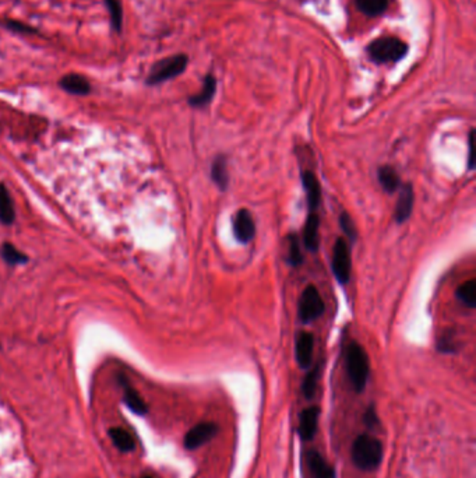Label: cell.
I'll list each match as a JSON object with an SVG mask.
<instances>
[{"mask_svg":"<svg viewBox=\"0 0 476 478\" xmlns=\"http://www.w3.org/2000/svg\"><path fill=\"white\" fill-rule=\"evenodd\" d=\"M475 130L470 129L468 136V169L472 171L475 168Z\"/></svg>","mask_w":476,"mask_h":478,"instance_id":"f546056e","label":"cell"},{"mask_svg":"<svg viewBox=\"0 0 476 478\" xmlns=\"http://www.w3.org/2000/svg\"><path fill=\"white\" fill-rule=\"evenodd\" d=\"M0 253H2L3 259L6 260L8 264L12 266H17V264H23L27 262V256L24 253H21L15 245L12 244H5L0 249Z\"/></svg>","mask_w":476,"mask_h":478,"instance_id":"4316f807","label":"cell"},{"mask_svg":"<svg viewBox=\"0 0 476 478\" xmlns=\"http://www.w3.org/2000/svg\"><path fill=\"white\" fill-rule=\"evenodd\" d=\"M3 27L9 30L10 33L20 34V35H39V31L35 27L23 22H17V20H5Z\"/></svg>","mask_w":476,"mask_h":478,"instance_id":"83f0119b","label":"cell"},{"mask_svg":"<svg viewBox=\"0 0 476 478\" xmlns=\"http://www.w3.org/2000/svg\"><path fill=\"white\" fill-rule=\"evenodd\" d=\"M59 87L71 95H88L92 91L89 80L78 73H67L59 80Z\"/></svg>","mask_w":476,"mask_h":478,"instance_id":"5bb4252c","label":"cell"},{"mask_svg":"<svg viewBox=\"0 0 476 478\" xmlns=\"http://www.w3.org/2000/svg\"><path fill=\"white\" fill-rule=\"evenodd\" d=\"M108 15L111 30L115 34H122L123 30V6L121 0H103Z\"/></svg>","mask_w":476,"mask_h":478,"instance_id":"ffe728a7","label":"cell"},{"mask_svg":"<svg viewBox=\"0 0 476 478\" xmlns=\"http://www.w3.org/2000/svg\"><path fill=\"white\" fill-rule=\"evenodd\" d=\"M457 300L466 308L473 309L476 307V281L468 280L457 289Z\"/></svg>","mask_w":476,"mask_h":478,"instance_id":"44dd1931","label":"cell"},{"mask_svg":"<svg viewBox=\"0 0 476 478\" xmlns=\"http://www.w3.org/2000/svg\"><path fill=\"white\" fill-rule=\"evenodd\" d=\"M218 431L220 428L215 422H200L186 434L184 447L188 450H195L202 445L210 442L218 434Z\"/></svg>","mask_w":476,"mask_h":478,"instance_id":"ba28073f","label":"cell"},{"mask_svg":"<svg viewBox=\"0 0 476 478\" xmlns=\"http://www.w3.org/2000/svg\"><path fill=\"white\" fill-rule=\"evenodd\" d=\"M385 449L383 443L376 436L369 434L359 435L351 449V457L353 464L363 471H374L383 461Z\"/></svg>","mask_w":476,"mask_h":478,"instance_id":"6da1fadb","label":"cell"},{"mask_svg":"<svg viewBox=\"0 0 476 478\" xmlns=\"http://www.w3.org/2000/svg\"><path fill=\"white\" fill-rule=\"evenodd\" d=\"M363 421H364V424L367 425V428H370V429H374V428L378 425L377 414H376V410H374L373 406H370V407L366 410V413H364V416H363Z\"/></svg>","mask_w":476,"mask_h":478,"instance_id":"4dcf8cb0","label":"cell"},{"mask_svg":"<svg viewBox=\"0 0 476 478\" xmlns=\"http://www.w3.org/2000/svg\"><path fill=\"white\" fill-rule=\"evenodd\" d=\"M217 89V80L213 74H207L203 83V88L200 92L192 95V97L188 99V105L193 107V108H204L207 107L213 99H214V94Z\"/></svg>","mask_w":476,"mask_h":478,"instance_id":"2e32d148","label":"cell"},{"mask_svg":"<svg viewBox=\"0 0 476 478\" xmlns=\"http://www.w3.org/2000/svg\"><path fill=\"white\" fill-rule=\"evenodd\" d=\"M144 478H152V477H144Z\"/></svg>","mask_w":476,"mask_h":478,"instance_id":"1f68e13d","label":"cell"},{"mask_svg":"<svg viewBox=\"0 0 476 478\" xmlns=\"http://www.w3.org/2000/svg\"><path fill=\"white\" fill-rule=\"evenodd\" d=\"M331 270L338 281L340 285H346L351 281L352 273V256H351V246L345 238H337L333 256H331Z\"/></svg>","mask_w":476,"mask_h":478,"instance_id":"8992f818","label":"cell"},{"mask_svg":"<svg viewBox=\"0 0 476 478\" xmlns=\"http://www.w3.org/2000/svg\"><path fill=\"white\" fill-rule=\"evenodd\" d=\"M109 435H111V439L114 441V443L116 445V447L121 449L122 452H132V450H134V447H136L134 439L123 428H112L109 431Z\"/></svg>","mask_w":476,"mask_h":478,"instance_id":"d4e9b609","label":"cell"},{"mask_svg":"<svg viewBox=\"0 0 476 478\" xmlns=\"http://www.w3.org/2000/svg\"><path fill=\"white\" fill-rule=\"evenodd\" d=\"M232 232L238 242L249 244L256 237V223L247 209H240L232 219Z\"/></svg>","mask_w":476,"mask_h":478,"instance_id":"52a82bcc","label":"cell"},{"mask_svg":"<svg viewBox=\"0 0 476 478\" xmlns=\"http://www.w3.org/2000/svg\"><path fill=\"white\" fill-rule=\"evenodd\" d=\"M287 239H288V259L287 260L292 267H298L303 263V253L301 250L299 238L297 234H290Z\"/></svg>","mask_w":476,"mask_h":478,"instance_id":"484cf974","label":"cell"},{"mask_svg":"<svg viewBox=\"0 0 476 478\" xmlns=\"http://www.w3.org/2000/svg\"><path fill=\"white\" fill-rule=\"evenodd\" d=\"M319 379H320V364H316L313 368H309V372L305 376V380L302 384V393L308 400L313 399V396L316 395Z\"/></svg>","mask_w":476,"mask_h":478,"instance_id":"603a6c76","label":"cell"},{"mask_svg":"<svg viewBox=\"0 0 476 478\" xmlns=\"http://www.w3.org/2000/svg\"><path fill=\"white\" fill-rule=\"evenodd\" d=\"M408 45L396 37H382L367 46V53L376 63H394L405 56Z\"/></svg>","mask_w":476,"mask_h":478,"instance_id":"277c9868","label":"cell"},{"mask_svg":"<svg viewBox=\"0 0 476 478\" xmlns=\"http://www.w3.org/2000/svg\"><path fill=\"white\" fill-rule=\"evenodd\" d=\"M320 409L317 406H310L301 413L298 432L303 441H312L317 434L319 428Z\"/></svg>","mask_w":476,"mask_h":478,"instance_id":"4fadbf2b","label":"cell"},{"mask_svg":"<svg viewBox=\"0 0 476 478\" xmlns=\"http://www.w3.org/2000/svg\"><path fill=\"white\" fill-rule=\"evenodd\" d=\"M303 242L309 252H317L320 246V217L316 212L309 213L305 230H303Z\"/></svg>","mask_w":476,"mask_h":478,"instance_id":"9a60e30c","label":"cell"},{"mask_svg":"<svg viewBox=\"0 0 476 478\" xmlns=\"http://www.w3.org/2000/svg\"><path fill=\"white\" fill-rule=\"evenodd\" d=\"M358 9L369 17L383 15L389 6V0H356Z\"/></svg>","mask_w":476,"mask_h":478,"instance_id":"7402d4cb","label":"cell"},{"mask_svg":"<svg viewBox=\"0 0 476 478\" xmlns=\"http://www.w3.org/2000/svg\"><path fill=\"white\" fill-rule=\"evenodd\" d=\"M346 372L351 385L356 393L366 389L370 375V362L366 350L356 341H352L346 352Z\"/></svg>","mask_w":476,"mask_h":478,"instance_id":"7a4b0ae2","label":"cell"},{"mask_svg":"<svg viewBox=\"0 0 476 478\" xmlns=\"http://www.w3.org/2000/svg\"><path fill=\"white\" fill-rule=\"evenodd\" d=\"M211 179L217 187L222 192L229 186V172H228V158L225 155H217L211 164Z\"/></svg>","mask_w":476,"mask_h":478,"instance_id":"ac0fdd59","label":"cell"},{"mask_svg":"<svg viewBox=\"0 0 476 478\" xmlns=\"http://www.w3.org/2000/svg\"><path fill=\"white\" fill-rule=\"evenodd\" d=\"M415 205V192L411 183H404L398 189V200L394 210V219L398 224L407 223L414 212Z\"/></svg>","mask_w":476,"mask_h":478,"instance_id":"9c48e42d","label":"cell"},{"mask_svg":"<svg viewBox=\"0 0 476 478\" xmlns=\"http://www.w3.org/2000/svg\"><path fill=\"white\" fill-rule=\"evenodd\" d=\"M340 227L344 232V235L351 241V242H355L358 239V230H356V225L353 223V220L351 219V216L348 213H342L340 216Z\"/></svg>","mask_w":476,"mask_h":478,"instance_id":"f1b7e54d","label":"cell"},{"mask_svg":"<svg viewBox=\"0 0 476 478\" xmlns=\"http://www.w3.org/2000/svg\"><path fill=\"white\" fill-rule=\"evenodd\" d=\"M16 213L9 190L5 183H0V223L10 225L15 223Z\"/></svg>","mask_w":476,"mask_h":478,"instance_id":"d6986e66","label":"cell"},{"mask_svg":"<svg viewBox=\"0 0 476 478\" xmlns=\"http://www.w3.org/2000/svg\"><path fill=\"white\" fill-rule=\"evenodd\" d=\"M302 185L306 194V200H308V207L309 213L317 212L320 202H321V186L319 178L315 175L312 171H303L302 175Z\"/></svg>","mask_w":476,"mask_h":478,"instance_id":"7c38bea8","label":"cell"},{"mask_svg":"<svg viewBox=\"0 0 476 478\" xmlns=\"http://www.w3.org/2000/svg\"><path fill=\"white\" fill-rule=\"evenodd\" d=\"M326 312V304L317 290V287L309 284L303 290L298 302V316L305 325L321 318Z\"/></svg>","mask_w":476,"mask_h":478,"instance_id":"5b68a950","label":"cell"},{"mask_svg":"<svg viewBox=\"0 0 476 478\" xmlns=\"http://www.w3.org/2000/svg\"><path fill=\"white\" fill-rule=\"evenodd\" d=\"M377 178L380 185L385 189V192L389 195H394L398 192V189L401 187V178L397 172V169L391 165H383L377 169Z\"/></svg>","mask_w":476,"mask_h":478,"instance_id":"e0dca14e","label":"cell"},{"mask_svg":"<svg viewBox=\"0 0 476 478\" xmlns=\"http://www.w3.org/2000/svg\"><path fill=\"white\" fill-rule=\"evenodd\" d=\"M188 65V58L184 53H176L172 56H166L155 62L146 78L147 85H158L165 81H169L177 76H180Z\"/></svg>","mask_w":476,"mask_h":478,"instance_id":"3957f363","label":"cell"},{"mask_svg":"<svg viewBox=\"0 0 476 478\" xmlns=\"http://www.w3.org/2000/svg\"><path fill=\"white\" fill-rule=\"evenodd\" d=\"M306 464H308V470L312 478H335L337 477L334 467L316 449H310L306 453Z\"/></svg>","mask_w":476,"mask_h":478,"instance_id":"8fae6325","label":"cell"},{"mask_svg":"<svg viewBox=\"0 0 476 478\" xmlns=\"http://www.w3.org/2000/svg\"><path fill=\"white\" fill-rule=\"evenodd\" d=\"M125 402L127 404V407L139 416H144L148 410L146 402L141 399V396L137 393V391H134L132 386H129L127 384H125Z\"/></svg>","mask_w":476,"mask_h":478,"instance_id":"cb8c5ba5","label":"cell"},{"mask_svg":"<svg viewBox=\"0 0 476 478\" xmlns=\"http://www.w3.org/2000/svg\"><path fill=\"white\" fill-rule=\"evenodd\" d=\"M315 336L310 332H299L295 341V358L302 369L312 368Z\"/></svg>","mask_w":476,"mask_h":478,"instance_id":"30bf717a","label":"cell"}]
</instances>
